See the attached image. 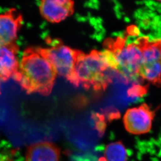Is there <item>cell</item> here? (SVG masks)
<instances>
[{
	"label": "cell",
	"mask_w": 161,
	"mask_h": 161,
	"mask_svg": "<svg viewBox=\"0 0 161 161\" xmlns=\"http://www.w3.org/2000/svg\"><path fill=\"white\" fill-rule=\"evenodd\" d=\"M39 9L41 15L47 21L59 23L72 15L74 10V2L69 0L41 1Z\"/></svg>",
	"instance_id": "cell-8"
},
{
	"label": "cell",
	"mask_w": 161,
	"mask_h": 161,
	"mask_svg": "<svg viewBox=\"0 0 161 161\" xmlns=\"http://www.w3.org/2000/svg\"><path fill=\"white\" fill-rule=\"evenodd\" d=\"M112 69L102 52L93 50L89 53L79 51L75 73L79 83L86 89L98 91L107 88L109 82L108 72Z\"/></svg>",
	"instance_id": "cell-2"
},
{
	"label": "cell",
	"mask_w": 161,
	"mask_h": 161,
	"mask_svg": "<svg viewBox=\"0 0 161 161\" xmlns=\"http://www.w3.org/2000/svg\"><path fill=\"white\" fill-rule=\"evenodd\" d=\"M98 161H107L104 157H101L99 158Z\"/></svg>",
	"instance_id": "cell-12"
},
{
	"label": "cell",
	"mask_w": 161,
	"mask_h": 161,
	"mask_svg": "<svg viewBox=\"0 0 161 161\" xmlns=\"http://www.w3.org/2000/svg\"><path fill=\"white\" fill-rule=\"evenodd\" d=\"M58 74L43 55L40 47H28L24 51L18 72L13 79L28 94H51Z\"/></svg>",
	"instance_id": "cell-1"
},
{
	"label": "cell",
	"mask_w": 161,
	"mask_h": 161,
	"mask_svg": "<svg viewBox=\"0 0 161 161\" xmlns=\"http://www.w3.org/2000/svg\"><path fill=\"white\" fill-rule=\"evenodd\" d=\"M142 55L139 75L144 80L161 86V39L149 41L142 38Z\"/></svg>",
	"instance_id": "cell-5"
},
{
	"label": "cell",
	"mask_w": 161,
	"mask_h": 161,
	"mask_svg": "<svg viewBox=\"0 0 161 161\" xmlns=\"http://www.w3.org/2000/svg\"><path fill=\"white\" fill-rule=\"evenodd\" d=\"M50 47H40L43 55L52 64L58 75L63 77L73 85L78 87L75 65L79 51L64 45L58 39H49Z\"/></svg>",
	"instance_id": "cell-3"
},
{
	"label": "cell",
	"mask_w": 161,
	"mask_h": 161,
	"mask_svg": "<svg viewBox=\"0 0 161 161\" xmlns=\"http://www.w3.org/2000/svg\"><path fill=\"white\" fill-rule=\"evenodd\" d=\"M23 21V16L15 8L0 14V47L15 42Z\"/></svg>",
	"instance_id": "cell-7"
},
{
	"label": "cell",
	"mask_w": 161,
	"mask_h": 161,
	"mask_svg": "<svg viewBox=\"0 0 161 161\" xmlns=\"http://www.w3.org/2000/svg\"><path fill=\"white\" fill-rule=\"evenodd\" d=\"M104 157L107 161H128V154L121 141L108 143L104 151Z\"/></svg>",
	"instance_id": "cell-11"
},
{
	"label": "cell",
	"mask_w": 161,
	"mask_h": 161,
	"mask_svg": "<svg viewBox=\"0 0 161 161\" xmlns=\"http://www.w3.org/2000/svg\"><path fill=\"white\" fill-rule=\"evenodd\" d=\"M19 47L16 42L0 47V80L6 81L14 78L18 72L19 63Z\"/></svg>",
	"instance_id": "cell-9"
},
{
	"label": "cell",
	"mask_w": 161,
	"mask_h": 161,
	"mask_svg": "<svg viewBox=\"0 0 161 161\" xmlns=\"http://www.w3.org/2000/svg\"><path fill=\"white\" fill-rule=\"evenodd\" d=\"M116 47L109 49L114 54L115 70L125 79L130 80L138 77L139 69L142 55V38L137 42L125 46L119 41Z\"/></svg>",
	"instance_id": "cell-4"
},
{
	"label": "cell",
	"mask_w": 161,
	"mask_h": 161,
	"mask_svg": "<svg viewBox=\"0 0 161 161\" xmlns=\"http://www.w3.org/2000/svg\"><path fill=\"white\" fill-rule=\"evenodd\" d=\"M155 111L147 104L130 108L126 111L123 122L125 130L133 135L147 134L152 129Z\"/></svg>",
	"instance_id": "cell-6"
},
{
	"label": "cell",
	"mask_w": 161,
	"mask_h": 161,
	"mask_svg": "<svg viewBox=\"0 0 161 161\" xmlns=\"http://www.w3.org/2000/svg\"><path fill=\"white\" fill-rule=\"evenodd\" d=\"M159 2H160V3H161V1H158Z\"/></svg>",
	"instance_id": "cell-13"
},
{
	"label": "cell",
	"mask_w": 161,
	"mask_h": 161,
	"mask_svg": "<svg viewBox=\"0 0 161 161\" xmlns=\"http://www.w3.org/2000/svg\"><path fill=\"white\" fill-rule=\"evenodd\" d=\"M61 149L50 142H39L28 147L25 161H60Z\"/></svg>",
	"instance_id": "cell-10"
}]
</instances>
